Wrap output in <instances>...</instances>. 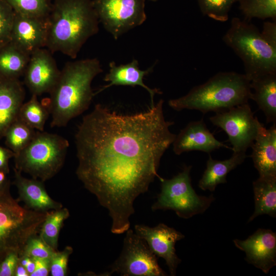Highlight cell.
<instances>
[{
    "label": "cell",
    "mask_w": 276,
    "mask_h": 276,
    "mask_svg": "<svg viewBox=\"0 0 276 276\" xmlns=\"http://www.w3.org/2000/svg\"><path fill=\"white\" fill-rule=\"evenodd\" d=\"M164 101L145 112L121 114L98 104L78 125L76 175L108 210L111 231L126 232L133 203L157 177L160 159L176 134L165 120Z\"/></svg>",
    "instance_id": "cell-1"
},
{
    "label": "cell",
    "mask_w": 276,
    "mask_h": 276,
    "mask_svg": "<svg viewBox=\"0 0 276 276\" xmlns=\"http://www.w3.org/2000/svg\"><path fill=\"white\" fill-rule=\"evenodd\" d=\"M45 47L75 59L86 41L99 31L92 0H55L47 18Z\"/></svg>",
    "instance_id": "cell-2"
},
{
    "label": "cell",
    "mask_w": 276,
    "mask_h": 276,
    "mask_svg": "<svg viewBox=\"0 0 276 276\" xmlns=\"http://www.w3.org/2000/svg\"><path fill=\"white\" fill-rule=\"evenodd\" d=\"M102 72L96 58L70 61L64 65L50 93L48 109L52 116L51 127L66 126L88 108L95 96L91 82Z\"/></svg>",
    "instance_id": "cell-3"
},
{
    "label": "cell",
    "mask_w": 276,
    "mask_h": 276,
    "mask_svg": "<svg viewBox=\"0 0 276 276\" xmlns=\"http://www.w3.org/2000/svg\"><path fill=\"white\" fill-rule=\"evenodd\" d=\"M251 94L250 81L245 74L220 72L186 95L170 100L168 104L175 110H197L205 114L247 103Z\"/></svg>",
    "instance_id": "cell-4"
},
{
    "label": "cell",
    "mask_w": 276,
    "mask_h": 276,
    "mask_svg": "<svg viewBox=\"0 0 276 276\" xmlns=\"http://www.w3.org/2000/svg\"><path fill=\"white\" fill-rule=\"evenodd\" d=\"M223 40L243 62L244 74L250 81L276 73V48L270 44L249 21L233 18Z\"/></svg>",
    "instance_id": "cell-5"
},
{
    "label": "cell",
    "mask_w": 276,
    "mask_h": 276,
    "mask_svg": "<svg viewBox=\"0 0 276 276\" xmlns=\"http://www.w3.org/2000/svg\"><path fill=\"white\" fill-rule=\"evenodd\" d=\"M10 187L0 192V263L10 253L22 255L29 240L39 233L48 212L21 206L12 196Z\"/></svg>",
    "instance_id": "cell-6"
},
{
    "label": "cell",
    "mask_w": 276,
    "mask_h": 276,
    "mask_svg": "<svg viewBox=\"0 0 276 276\" xmlns=\"http://www.w3.org/2000/svg\"><path fill=\"white\" fill-rule=\"evenodd\" d=\"M69 145L61 135L36 131L28 145L14 155V168L34 179L49 180L63 167Z\"/></svg>",
    "instance_id": "cell-7"
},
{
    "label": "cell",
    "mask_w": 276,
    "mask_h": 276,
    "mask_svg": "<svg viewBox=\"0 0 276 276\" xmlns=\"http://www.w3.org/2000/svg\"><path fill=\"white\" fill-rule=\"evenodd\" d=\"M191 166H185L181 172L171 179L163 178L161 191L151 206L153 211L171 210L180 218L188 219L204 213L215 200L213 194L198 195L191 185Z\"/></svg>",
    "instance_id": "cell-8"
},
{
    "label": "cell",
    "mask_w": 276,
    "mask_h": 276,
    "mask_svg": "<svg viewBox=\"0 0 276 276\" xmlns=\"http://www.w3.org/2000/svg\"><path fill=\"white\" fill-rule=\"evenodd\" d=\"M123 276H165L167 274L158 264L157 257L146 242L131 229L126 231L123 249L110 266L108 275Z\"/></svg>",
    "instance_id": "cell-9"
},
{
    "label": "cell",
    "mask_w": 276,
    "mask_h": 276,
    "mask_svg": "<svg viewBox=\"0 0 276 276\" xmlns=\"http://www.w3.org/2000/svg\"><path fill=\"white\" fill-rule=\"evenodd\" d=\"M94 7L104 29L114 39L146 19L145 0H93Z\"/></svg>",
    "instance_id": "cell-10"
},
{
    "label": "cell",
    "mask_w": 276,
    "mask_h": 276,
    "mask_svg": "<svg viewBox=\"0 0 276 276\" xmlns=\"http://www.w3.org/2000/svg\"><path fill=\"white\" fill-rule=\"evenodd\" d=\"M210 120L227 134L233 153L246 152L251 147L260 124L248 103L216 112Z\"/></svg>",
    "instance_id": "cell-11"
},
{
    "label": "cell",
    "mask_w": 276,
    "mask_h": 276,
    "mask_svg": "<svg viewBox=\"0 0 276 276\" xmlns=\"http://www.w3.org/2000/svg\"><path fill=\"white\" fill-rule=\"evenodd\" d=\"M134 229L135 234L146 242L153 253L165 260L170 275L175 276L177 267L181 262L176 254L175 245L185 236L164 223H159L154 227L137 224Z\"/></svg>",
    "instance_id": "cell-12"
},
{
    "label": "cell",
    "mask_w": 276,
    "mask_h": 276,
    "mask_svg": "<svg viewBox=\"0 0 276 276\" xmlns=\"http://www.w3.org/2000/svg\"><path fill=\"white\" fill-rule=\"evenodd\" d=\"M51 53L43 48L30 56L24 75L25 84L32 95L50 93L57 82L60 71Z\"/></svg>",
    "instance_id": "cell-13"
},
{
    "label": "cell",
    "mask_w": 276,
    "mask_h": 276,
    "mask_svg": "<svg viewBox=\"0 0 276 276\" xmlns=\"http://www.w3.org/2000/svg\"><path fill=\"white\" fill-rule=\"evenodd\" d=\"M233 242L245 253V260L264 273L276 265V234L271 230L259 228L246 239Z\"/></svg>",
    "instance_id": "cell-14"
},
{
    "label": "cell",
    "mask_w": 276,
    "mask_h": 276,
    "mask_svg": "<svg viewBox=\"0 0 276 276\" xmlns=\"http://www.w3.org/2000/svg\"><path fill=\"white\" fill-rule=\"evenodd\" d=\"M47 18L15 13L10 41L30 55L37 50L45 47Z\"/></svg>",
    "instance_id": "cell-15"
},
{
    "label": "cell",
    "mask_w": 276,
    "mask_h": 276,
    "mask_svg": "<svg viewBox=\"0 0 276 276\" xmlns=\"http://www.w3.org/2000/svg\"><path fill=\"white\" fill-rule=\"evenodd\" d=\"M172 144L177 155L194 150L210 153L220 148H229L215 137L202 120L190 122L176 135Z\"/></svg>",
    "instance_id": "cell-16"
},
{
    "label": "cell",
    "mask_w": 276,
    "mask_h": 276,
    "mask_svg": "<svg viewBox=\"0 0 276 276\" xmlns=\"http://www.w3.org/2000/svg\"><path fill=\"white\" fill-rule=\"evenodd\" d=\"M251 147V157L259 176L276 177V123L266 129L260 123Z\"/></svg>",
    "instance_id": "cell-17"
},
{
    "label": "cell",
    "mask_w": 276,
    "mask_h": 276,
    "mask_svg": "<svg viewBox=\"0 0 276 276\" xmlns=\"http://www.w3.org/2000/svg\"><path fill=\"white\" fill-rule=\"evenodd\" d=\"M13 170V183L17 188L19 199L25 203L27 208L37 212H48L63 207L61 203L48 194L43 181L26 178L21 172L15 168Z\"/></svg>",
    "instance_id": "cell-18"
},
{
    "label": "cell",
    "mask_w": 276,
    "mask_h": 276,
    "mask_svg": "<svg viewBox=\"0 0 276 276\" xmlns=\"http://www.w3.org/2000/svg\"><path fill=\"white\" fill-rule=\"evenodd\" d=\"M25 90L18 78L0 76V139L18 118Z\"/></svg>",
    "instance_id": "cell-19"
},
{
    "label": "cell",
    "mask_w": 276,
    "mask_h": 276,
    "mask_svg": "<svg viewBox=\"0 0 276 276\" xmlns=\"http://www.w3.org/2000/svg\"><path fill=\"white\" fill-rule=\"evenodd\" d=\"M109 71L107 73L104 80L110 83L102 86L99 90L95 93V95L101 92L103 90L113 85L140 86L148 91L150 95V107L154 105V96L155 94H162L159 89H151L148 87L143 82L144 77L153 71V66L146 70H141L139 67V62L136 59L126 64H121L117 66L114 61L109 63Z\"/></svg>",
    "instance_id": "cell-20"
},
{
    "label": "cell",
    "mask_w": 276,
    "mask_h": 276,
    "mask_svg": "<svg viewBox=\"0 0 276 276\" xmlns=\"http://www.w3.org/2000/svg\"><path fill=\"white\" fill-rule=\"evenodd\" d=\"M250 99L256 102L267 123H276V73L260 76L250 81Z\"/></svg>",
    "instance_id": "cell-21"
},
{
    "label": "cell",
    "mask_w": 276,
    "mask_h": 276,
    "mask_svg": "<svg viewBox=\"0 0 276 276\" xmlns=\"http://www.w3.org/2000/svg\"><path fill=\"white\" fill-rule=\"evenodd\" d=\"M247 157L246 152L233 153L229 158L218 160L209 155L206 169L199 181V188L203 191L214 192L217 185L226 183L228 173L241 164Z\"/></svg>",
    "instance_id": "cell-22"
},
{
    "label": "cell",
    "mask_w": 276,
    "mask_h": 276,
    "mask_svg": "<svg viewBox=\"0 0 276 276\" xmlns=\"http://www.w3.org/2000/svg\"><path fill=\"white\" fill-rule=\"evenodd\" d=\"M255 211L248 220L252 221L257 217L267 214L276 217V177H261L252 183Z\"/></svg>",
    "instance_id": "cell-23"
},
{
    "label": "cell",
    "mask_w": 276,
    "mask_h": 276,
    "mask_svg": "<svg viewBox=\"0 0 276 276\" xmlns=\"http://www.w3.org/2000/svg\"><path fill=\"white\" fill-rule=\"evenodd\" d=\"M30 56L10 41L0 49V76L18 79L24 74Z\"/></svg>",
    "instance_id": "cell-24"
},
{
    "label": "cell",
    "mask_w": 276,
    "mask_h": 276,
    "mask_svg": "<svg viewBox=\"0 0 276 276\" xmlns=\"http://www.w3.org/2000/svg\"><path fill=\"white\" fill-rule=\"evenodd\" d=\"M70 216L68 210L62 208L47 213L39 232L40 238L54 250H58L59 233L64 221Z\"/></svg>",
    "instance_id": "cell-25"
},
{
    "label": "cell",
    "mask_w": 276,
    "mask_h": 276,
    "mask_svg": "<svg viewBox=\"0 0 276 276\" xmlns=\"http://www.w3.org/2000/svg\"><path fill=\"white\" fill-rule=\"evenodd\" d=\"M49 114L48 109L38 101L37 96L32 95L30 99L22 104L18 117L34 129L42 131Z\"/></svg>",
    "instance_id": "cell-26"
},
{
    "label": "cell",
    "mask_w": 276,
    "mask_h": 276,
    "mask_svg": "<svg viewBox=\"0 0 276 276\" xmlns=\"http://www.w3.org/2000/svg\"><path fill=\"white\" fill-rule=\"evenodd\" d=\"M36 131L18 117L5 132V144L15 154H17L28 145Z\"/></svg>",
    "instance_id": "cell-27"
},
{
    "label": "cell",
    "mask_w": 276,
    "mask_h": 276,
    "mask_svg": "<svg viewBox=\"0 0 276 276\" xmlns=\"http://www.w3.org/2000/svg\"><path fill=\"white\" fill-rule=\"evenodd\" d=\"M240 9L246 19L252 18L275 19L276 0H238Z\"/></svg>",
    "instance_id": "cell-28"
},
{
    "label": "cell",
    "mask_w": 276,
    "mask_h": 276,
    "mask_svg": "<svg viewBox=\"0 0 276 276\" xmlns=\"http://www.w3.org/2000/svg\"><path fill=\"white\" fill-rule=\"evenodd\" d=\"M14 12L21 15L47 18L51 9L50 0H5Z\"/></svg>",
    "instance_id": "cell-29"
},
{
    "label": "cell",
    "mask_w": 276,
    "mask_h": 276,
    "mask_svg": "<svg viewBox=\"0 0 276 276\" xmlns=\"http://www.w3.org/2000/svg\"><path fill=\"white\" fill-rule=\"evenodd\" d=\"M238 0H198L201 11L204 15L219 21L224 22L228 18V13Z\"/></svg>",
    "instance_id": "cell-30"
},
{
    "label": "cell",
    "mask_w": 276,
    "mask_h": 276,
    "mask_svg": "<svg viewBox=\"0 0 276 276\" xmlns=\"http://www.w3.org/2000/svg\"><path fill=\"white\" fill-rule=\"evenodd\" d=\"M15 14L5 0H0V49L11 40Z\"/></svg>",
    "instance_id": "cell-31"
},
{
    "label": "cell",
    "mask_w": 276,
    "mask_h": 276,
    "mask_svg": "<svg viewBox=\"0 0 276 276\" xmlns=\"http://www.w3.org/2000/svg\"><path fill=\"white\" fill-rule=\"evenodd\" d=\"M55 251L48 246L39 235H36L29 240L21 256H26L32 259H50Z\"/></svg>",
    "instance_id": "cell-32"
},
{
    "label": "cell",
    "mask_w": 276,
    "mask_h": 276,
    "mask_svg": "<svg viewBox=\"0 0 276 276\" xmlns=\"http://www.w3.org/2000/svg\"><path fill=\"white\" fill-rule=\"evenodd\" d=\"M73 251V248L66 246L62 251H55L50 259V273L52 276L67 275L69 257Z\"/></svg>",
    "instance_id": "cell-33"
},
{
    "label": "cell",
    "mask_w": 276,
    "mask_h": 276,
    "mask_svg": "<svg viewBox=\"0 0 276 276\" xmlns=\"http://www.w3.org/2000/svg\"><path fill=\"white\" fill-rule=\"evenodd\" d=\"M19 257L16 252L8 254L0 263V276H14Z\"/></svg>",
    "instance_id": "cell-34"
},
{
    "label": "cell",
    "mask_w": 276,
    "mask_h": 276,
    "mask_svg": "<svg viewBox=\"0 0 276 276\" xmlns=\"http://www.w3.org/2000/svg\"><path fill=\"white\" fill-rule=\"evenodd\" d=\"M262 35L272 46L276 48V23L265 22L263 25Z\"/></svg>",
    "instance_id": "cell-35"
},
{
    "label": "cell",
    "mask_w": 276,
    "mask_h": 276,
    "mask_svg": "<svg viewBox=\"0 0 276 276\" xmlns=\"http://www.w3.org/2000/svg\"><path fill=\"white\" fill-rule=\"evenodd\" d=\"M35 264V268L30 276H47L50 273V261L49 259H33Z\"/></svg>",
    "instance_id": "cell-36"
},
{
    "label": "cell",
    "mask_w": 276,
    "mask_h": 276,
    "mask_svg": "<svg viewBox=\"0 0 276 276\" xmlns=\"http://www.w3.org/2000/svg\"><path fill=\"white\" fill-rule=\"evenodd\" d=\"M14 153L9 148L0 146V170L8 174L10 172L9 159L14 156Z\"/></svg>",
    "instance_id": "cell-37"
},
{
    "label": "cell",
    "mask_w": 276,
    "mask_h": 276,
    "mask_svg": "<svg viewBox=\"0 0 276 276\" xmlns=\"http://www.w3.org/2000/svg\"><path fill=\"white\" fill-rule=\"evenodd\" d=\"M7 173L0 170V192L10 187V181L7 177Z\"/></svg>",
    "instance_id": "cell-38"
},
{
    "label": "cell",
    "mask_w": 276,
    "mask_h": 276,
    "mask_svg": "<svg viewBox=\"0 0 276 276\" xmlns=\"http://www.w3.org/2000/svg\"><path fill=\"white\" fill-rule=\"evenodd\" d=\"M14 276H29V274L26 268L18 263L15 270Z\"/></svg>",
    "instance_id": "cell-39"
},
{
    "label": "cell",
    "mask_w": 276,
    "mask_h": 276,
    "mask_svg": "<svg viewBox=\"0 0 276 276\" xmlns=\"http://www.w3.org/2000/svg\"><path fill=\"white\" fill-rule=\"evenodd\" d=\"M25 268L29 273V276H30L35 270V264L34 260L33 259H31Z\"/></svg>",
    "instance_id": "cell-40"
},
{
    "label": "cell",
    "mask_w": 276,
    "mask_h": 276,
    "mask_svg": "<svg viewBox=\"0 0 276 276\" xmlns=\"http://www.w3.org/2000/svg\"><path fill=\"white\" fill-rule=\"evenodd\" d=\"M150 1H153V2H156V1H157V0H150Z\"/></svg>",
    "instance_id": "cell-41"
}]
</instances>
